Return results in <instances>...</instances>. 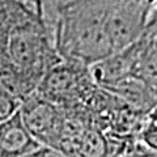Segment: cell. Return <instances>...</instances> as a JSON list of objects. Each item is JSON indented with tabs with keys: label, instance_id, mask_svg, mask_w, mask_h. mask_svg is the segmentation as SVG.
Returning <instances> with one entry per match:
<instances>
[{
	"label": "cell",
	"instance_id": "8",
	"mask_svg": "<svg viewBox=\"0 0 157 157\" xmlns=\"http://www.w3.org/2000/svg\"><path fill=\"white\" fill-rule=\"evenodd\" d=\"M37 152V151H36ZM36 152L34 153H30V155H28V156H24V157H36Z\"/></svg>",
	"mask_w": 157,
	"mask_h": 157
},
{
	"label": "cell",
	"instance_id": "6",
	"mask_svg": "<svg viewBox=\"0 0 157 157\" xmlns=\"http://www.w3.org/2000/svg\"><path fill=\"white\" fill-rule=\"evenodd\" d=\"M21 101L0 86V123L7 121L20 110Z\"/></svg>",
	"mask_w": 157,
	"mask_h": 157
},
{
	"label": "cell",
	"instance_id": "5",
	"mask_svg": "<svg viewBox=\"0 0 157 157\" xmlns=\"http://www.w3.org/2000/svg\"><path fill=\"white\" fill-rule=\"evenodd\" d=\"M136 46L135 77L157 90V20L145 28L143 34L136 39Z\"/></svg>",
	"mask_w": 157,
	"mask_h": 157
},
{
	"label": "cell",
	"instance_id": "2",
	"mask_svg": "<svg viewBox=\"0 0 157 157\" xmlns=\"http://www.w3.org/2000/svg\"><path fill=\"white\" fill-rule=\"evenodd\" d=\"M18 113L22 123L39 145L58 149L66 119L62 107L34 92L22 100Z\"/></svg>",
	"mask_w": 157,
	"mask_h": 157
},
{
	"label": "cell",
	"instance_id": "7",
	"mask_svg": "<svg viewBox=\"0 0 157 157\" xmlns=\"http://www.w3.org/2000/svg\"><path fill=\"white\" fill-rule=\"evenodd\" d=\"M136 153L139 155V157H157V152H152L147 149L144 145L139 147V151H136Z\"/></svg>",
	"mask_w": 157,
	"mask_h": 157
},
{
	"label": "cell",
	"instance_id": "1",
	"mask_svg": "<svg viewBox=\"0 0 157 157\" xmlns=\"http://www.w3.org/2000/svg\"><path fill=\"white\" fill-rule=\"evenodd\" d=\"M111 0H72L60 11L55 50L63 60L89 67L114 54L109 29Z\"/></svg>",
	"mask_w": 157,
	"mask_h": 157
},
{
	"label": "cell",
	"instance_id": "4",
	"mask_svg": "<svg viewBox=\"0 0 157 157\" xmlns=\"http://www.w3.org/2000/svg\"><path fill=\"white\" fill-rule=\"evenodd\" d=\"M41 147L22 123L18 111L0 123V157H24Z\"/></svg>",
	"mask_w": 157,
	"mask_h": 157
},
{
	"label": "cell",
	"instance_id": "3",
	"mask_svg": "<svg viewBox=\"0 0 157 157\" xmlns=\"http://www.w3.org/2000/svg\"><path fill=\"white\" fill-rule=\"evenodd\" d=\"M84 66L64 62L52 67L39 82L36 93L56 106H72L84 98L86 82L84 81Z\"/></svg>",
	"mask_w": 157,
	"mask_h": 157
}]
</instances>
